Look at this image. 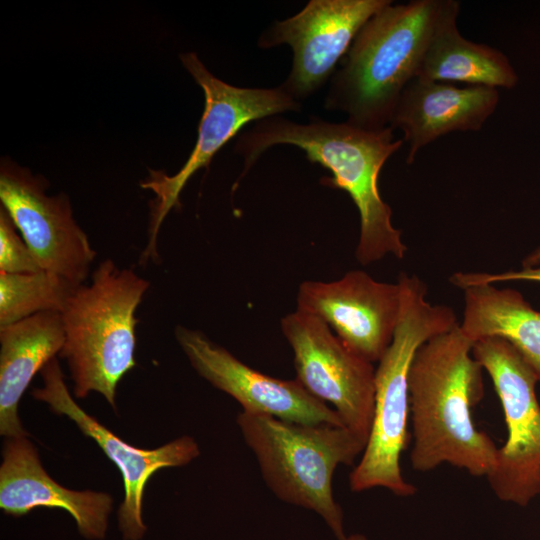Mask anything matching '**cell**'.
<instances>
[{
	"instance_id": "obj_1",
	"label": "cell",
	"mask_w": 540,
	"mask_h": 540,
	"mask_svg": "<svg viewBox=\"0 0 540 540\" xmlns=\"http://www.w3.org/2000/svg\"><path fill=\"white\" fill-rule=\"evenodd\" d=\"M393 129L366 130L348 122L332 123L312 118L299 124L282 117H268L242 134L236 150L248 171L269 148L289 144L302 149L306 158L332 173L320 183L344 190L357 207L360 234L355 251L361 265L377 262L387 255L403 259L407 246L401 231L392 224V209L382 199L378 178L385 162L398 151Z\"/></svg>"
},
{
	"instance_id": "obj_2",
	"label": "cell",
	"mask_w": 540,
	"mask_h": 540,
	"mask_svg": "<svg viewBox=\"0 0 540 540\" xmlns=\"http://www.w3.org/2000/svg\"><path fill=\"white\" fill-rule=\"evenodd\" d=\"M472 349L458 324L429 339L414 356L409 393L415 471L447 463L486 477L496 462L498 447L472 418L484 394L483 368Z\"/></svg>"
},
{
	"instance_id": "obj_3",
	"label": "cell",
	"mask_w": 540,
	"mask_h": 540,
	"mask_svg": "<svg viewBox=\"0 0 540 540\" xmlns=\"http://www.w3.org/2000/svg\"><path fill=\"white\" fill-rule=\"evenodd\" d=\"M446 0L389 3L360 29L331 79L325 108L366 130L389 126L395 106L416 77Z\"/></svg>"
},
{
	"instance_id": "obj_4",
	"label": "cell",
	"mask_w": 540,
	"mask_h": 540,
	"mask_svg": "<svg viewBox=\"0 0 540 540\" xmlns=\"http://www.w3.org/2000/svg\"><path fill=\"white\" fill-rule=\"evenodd\" d=\"M399 320L393 340L375 368V402L365 449L349 476L353 492L385 488L396 496H413L416 486L405 480L401 455L410 434L409 373L417 350L429 339L459 322L454 310L428 302L427 286L415 274L400 273Z\"/></svg>"
},
{
	"instance_id": "obj_5",
	"label": "cell",
	"mask_w": 540,
	"mask_h": 540,
	"mask_svg": "<svg viewBox=\"0 0 540 540\" xmlns=\"http://www.w3.org/2000/svg\"><path fill=\"white\" fill-rule=\"evenodd\" d=\"M150 283L134 270L103 260L91 283L78 286L61 311L66 360L78 399L97 392L116 409V390L135 367V312Z\"/></svg>"
},
{
	"instance_id": "obj_6",
	"label": "cell",
	"mask_w": 540,
	"mask_h": 540,
	"mask_svg": "<svg viewBox=\"0 0 540 540\" xmlns=\"http://www.w3.org/2000/svg\"><path fill=\"white\" fill-rule=\"evenodd\" d=\"M236 421L275 496L316 512L337 539L345 540L333 475L339 465H352L367 441L344 426L301 424L244 411Z\"/></svg>"
},
{
	"instance_id": "obj_7",
	"label": "cell",
	"mask_w": 540,
	"mask_h": 540,
	"mask_svg": "<svg viewBox=\"0 0 540 540\" xmlns=\"http://www.w3.org/2000/svg\"><path fill=\"white\" fill-rule=\"evenodd\" d=\"M184 67L202 88L205 106L198 127L196 144L182 168L170 176L151 171L141 187L151 190L148 243L140 262L158 259L157 236L171 209L180 206L179 196L192 175L207 167L215 154L245 125L279 113L299 110L300 103L280 86L272 89L240 88L214 76L195 53H183Z\"/></svg>"
},
{
	"instance_id": "obj_8",
	"label": "cell",
	"mask_w": 540,
	"mask_h": 540,
	"mask_svg": "<svg viewBox=\"0 0 540 540\" xmlns=\"http://www.w3.org/2000/svg\"><path fill=\"white\" fill-rule=\"evenodd\" d=\"M472 354L491 378L501 403L507 439L486 476L502 501L527 506L540 494L539 382L520 354L506 341L485 338Z\"/></svg>"
},
{
	"instance_id": "obj_9",
	"label": "cell",
	"mask_w": 540,
	"mask_h": 540,
	"mask_svg": "<svg viewBox=\"0 0 540 540\" xmlns=\"http://www.w3.org/2000/svg\"><path fill=\"white\" fill-rule=\"evenodd\" d=\"M296 380L330 403L344 426L368 440L375 402V367L352 352L320 318L296 309L281 319Z\"/></svg>"
},
{
	"instance_id": "obj_10",
	"label": "cell",
	"mask_w": 540,
	"mask_h": 540,
	"mask_svg": "<svg viewBox=\"0 0 540 540\" xmlns=\"http://www.w3.org/2000/svg\"><path fill=\"white\" fill-rule=\"evenodd\" d=\"M47 183L28 169L4 160L0 200L42 270L76 286L85 283L97 255L73 217L70 200L48 195Z\"/></svg>"
},
{
	"instance_id": "obj_11",
	"label": "cell",
	"mask_w": 540,
	"mask_h": 540,
	"mask_svg": "<svg viewBox=\"0 0 540 540\" xmlns=\"http://www.w3.org/2000/svg\"><path fill=\"white\" fill-rule=\"evenodd\" d=\"M391 2L311 0L293 17L274 22L260 36L258 46L292 48V68L281 87L296 100L305 98L333 73L363 25Z\"/></svg>"
},
{
	"instance_id": "obj_12",
	"label": "cell",
	"mask_w": 540,
	"mask_h": 540,
	"mask_svg": "<svg viewBox=\"0 0 540 540\" xmlns=\"http://www.w3.org/2000/svg\"><path fill=\"white\" fill-rule=\"evenodd\" d=\"M40 373L43 386L34 388L32 396L47 403L55 414L71 419L85 436L98 444L121 472L124 500L118 510L119 527L125 540H139L146 531L142 520V502L147 482L162 468L184 466L198 457L200 450L197 442L190 436H182L155 449L129 445L76 403L65 384L56 357Z\"/></svg>"
},
{
	"instance_id": "obj_13",
	"label": "cell",
	"mask_w": 540,
	"mask_h": 540,
	"mask_svg": "<svg viewBox=\"0 0 540 540\" xmlns=\"http://www.w3.org/2000/svg\"><path fill=\"white\" fill-rule=\"evenodd\" d=\"M398 283L380 282L361 270L332 282L305 281L297 309L324 321L356 355L375 363L391 344L399 320Z\"/></svg>"
},
{
	"instance_id": "obj_14",
	"label": "cell",
	"mask_w": 540,
	"mask_h": 540,
	"mask_svg": "<svg viewBox=\"0 0 540 540\" xmlns=\"http://www.w3.org/2000/svg\"><path fill=\"white\" fill-rule=\"evenodd\" d=\"M174 334L198 375L234 398L244 412L308 425L344 426L334 409L296 379H277L249 367L199 330L178 325Z\"/></svg>"
},
{
	"instance_id": "obj_15",
	"label": "cell",
	"mask_w": 540,
	"mask_h": 540,
	"mask_svg": "<svg viewBox=\"0 0 540 540\" xmlns=\"http://www.w3.org/2000/svg\"><path fill=\"white\" fill-rule=\"evenodd\" d=\"M0 467V507L19 517L37 507L61 508L72 515L82 536H105L113 500L110 494L70 490L43 468L27 436L6 438Z\"/></svg>"
},
{
	"instance_id": "obj_16",
	"label": "cell",
	"mask_w": 540,
	"mask_h": 540,
	"mask_svg": "<svg viewBox=\"0 0 540 540\" xmlns=\"http://www.w3.org/2000/svg\"><path fill=\"white\" fill-rule=\"evenodd\" d=\"M498 89L463 87L455 83L414 78L402 92L389 127L403 132L408 144L407 163L441 136L452 132L479 131L495 112Z\"/></svg>"
},
{
	"instance_id": "obj_17",
	"label": "cell",
	"mask_w": 540,
	"mask_h": 540,
	"mask_svg": "<svg viewBox=\"0 0 540 540\" xmlns=\"http://www.w3.org/2000/svg\"><path fill=\"white\" fill-rule=\"evenodd\" d=\"M65 333L61 314L41 312L0 327V434L28 436L18 407L38 371L59 354Z\"/></svg>"
},
{
	"instance_id": "obj_18",
	"label": "cell",
	"mask_w": 540,
	"mask_h": 540,
	"mask_svg": "<svg viewBox=\"0 0 540 540\" xmlns=\"http://www.w3.org/2000/svg\"><path fill=\"white\" fill-rule=\"evenodd\" d=\"M460 3L446 0L415 78L511 89L519 77L509 58L487 44L464 38L457 27Z\"/></svg>"
},
{
	"instance_id": "obj_19",
	"label": "cell",
	"mask_w": 540,
	"mask_h": 540,
	"mask_svg": "<svg viewBox=\"0 0 540 540\" xmlns=\"http://www.w3.org/2000/svg\"><path fill=\"white\" fill-rule=\"evenodd\" d=\"M462 290V334L473 344L485 338L508 342L540 382V311L511 288L479 284Z\"/></svg>"
},
{
	"instance_id": "obj_20",
	"label": "cell",
	"mask_w": 540,
	"mask_h": 540,
	"mask_svg": "<svg viewBox=\"0 0 540 540\" xmlns=\"http://www.w3.org/2000/svg\"><path fill=\"white\" fill-rule=\"evenodd\" d=\"M78 286L46 270L0 272V327L41 312L61 313Z\"/></svg>"
},
{
	"instance_id": "obj_21",
	"label": "cell",
	"mask_w": 540,
	"mask_h": 540,
	"mask_svg": "<svg viewBox=\"0 0 540 540\" xmlns=\"http://www.w3.org/2000/svg\"><path fill=\"white\" fill-rule=\"evenodd\" d=\"M9 213L0 207V272L20 274L41 271L30 248L17 233Z\"/></svg>"
},
{
	"instance_id": "obj_22",
	"label": "cell",
	"mask_w": 540,
	"mask_h": 540,
	"mask_svg": "<svg viewBox=\"0 0 540 540\" xmlns=\"http://www.w3.org/2000/svg\"><path fill=\"white\" fill-rule=\"evenodd\" d=\"M449 280L454 286L460 289L472 285L496 284L510 281L540 283V265L535 267H522L520 270H510L500 273L456 272Z\"/></svg>"
},
{
	"instance_id": "obj_23",
	"label": "cell",
	"mask_w": 540,
	"mask_h": 540,
	"mask_svg": "<svg viewBox=\"0 0 540 540\" xmlns=\"http://www.w3.org/2000/svg\"><path fill=\"white\" fill-rule=\"evenodd\" d=\"M540 265V247L530 253L522 262V267H535Z\"/></svg>"
},
{
	"instance_id": "obj_24",
	"label": "cell",
	"mask_w": 540,
	"mask_h": 540,
	"mask_svg": "<svg viewBox=\"0 0 540 540\" xmlns=\"http://www.w3.org/2000/svg\"><path fill=\"white\" fill-rule=\"evenodd\" d=\"M345 540H367L366 537L362 534H353L349 537H346Z\"/></svg>"
}]
</instances>
